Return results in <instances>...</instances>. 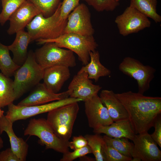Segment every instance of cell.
Listing matches in <instances>:
<instances>
[{"instance_id": "cell-32", "label": "cell", "mask_w": 161, "mask_h": 161, "mask_svg": "<svg viewBox=\"0 0 161 161\" xmlns=\"http://www.w3.org/2000/svg\"><path fill=\"white\" fill-rule=\"evenodd\" d=\"M80 0H62L60 7L59 21L61 24L66 25L69 14L79 3Z\"/></svg>"}, {"instance_id": "cell-3", "label": "cell", "mask_w": 161, "mask_h": 161, "mask_svg": "<svg viewBox=\"0 0 161 161\" xmlns=\"http://www.w3.org/2000/svg\"><path fill=\"white\" fill-rule=\"evenodd\" d=\"M44 69L38 63L34 52L30 51L24 64L14 74L13 86L16 100L43 79Z\"/></svg>"}, {"instance_id": "cell-4", "label": "cell", "mask_w": 161, "mask_h": 161, "mask_svg": "<svg viewBox=\"0 0 161 161\" xmlns=\"http://www.w3.org/2000/svg\"><path fill=\"white\" fill-rule=\"evenodd\" d=\"M61 3L51 16L46 17L39 14L27 26V32L31 41L40 39H54L63 34L65 25L59 21Z\"/></svg>"}, {"instance_id": "cell-27", "label": "cell", "mask_w": 161, "mask_h": 161, "mask_svg": "<svg viewBox=\"0 0 161 161\" xmlns=\"http://www.w3.org/2000/svg\"><path fill=\"white\" fill-rule=\"evenodd\" d=\"M86 139L88 145L90 148L92 153L94 155L96 161H103L102 147L104 142L103 137L100 134H87L84 136Z\"/></svg>"}, {"instance_id": "cell-10", "label": "cell", "mask_w": 161, "mask_h": 161, "mask_svg": "<svg viewBox=\"0 0 161 161\" xmlns=\"http://www.w3.org/2000/svg\"><path fill=\"white\" fill-rule=\"evenodd\" d=\"M114 22L119 33L123 36L138 32L151 25L148 17L130 5L117 16Z\"/></svg>"}, {"instance_id": "cell-29", "label": "cell", "mask_w": 161, "mask_h": 161, "mask_svg": "<svg viewBox=\"0 0 161 161\" xmlns=\"http://www.w3.org/2000/svg\"><path fill=\"white\" fill-rule=\"evenodd\" d=\"M33 4L45 17L51 16L55 11L61 0H27Z\"/></svg>"}, {"instance_id": "cell-31", "label": "cell", "mask_w": 161, "mask_h": 161, "mask_svg": "<svg viewBox=\"0 0 161 161\" xmlns=\"http://www.w3.org/2000/svg\"><path fill=\"white\" fill-rule=\"evenodd\" d=\"M102 150L104 161H131L132 158L122 154L107 144L105 141L103 145Z\"/></svg>"}, {"instance_id": "cell-38", "label": "cell", "mask_w": 161, "mask_h": 161, "mask_svg": "<svg viewBox=\"0 0 161 161\" xmlns=\"http://www.w3.org/2000/svg\"><path fill=\"white\" fill-rule=\"evenodd\" d=\"M3 141L1 138L0 137V150L3 147Z\"/></svg>"}, {"instance_id": "cell-19", "label": "cell", "mask_w": 161, "mask_h": 161, "mask_svg": "<svg viewBox=\"0 0 161 161\" xmlns=\"http://www.w3.org/2000/svg\"><path fill=\"white\" fill-rule=\"evenodd\" d=\"M99 97L113 122L129 119L126 108L112 90H103Z\"/></svg>"}, {"instance_id": "cell-20", "label": "cell", "mask_w": 161, "mask_h": 161, "mask_svg": "<svg viewBox=\"0 0 161 161\" xmlns=\"http://www.w3.org/2000/svg\"><path fill=\"white\" fill-rule=\"evenodd\" d=\"M95 134H104L113 138L125 137L132 141L135 134L129 119L114 122L110 125L101 126L93 129Z\"/></svg>"}, {"instance_id": "cell-13", "label": "cell", "mask_w": 161, "mask_h": 161, "mask_svg": "<svg viewBox=\"0 0 161 161\" xmlns=\"http://www.w3.org/2000/svg\"><path fill=\"white\" fill-rule=\"evenodd\" d=\"M132 157H137L143 161H160L161 151L148 132L136 134Z\"/></svg>"}, {"instance_id": "cell-37", "label": "cell", "mask_w": 161, "mask_h": 161, "mask_svg": "<svg viewBox=\"0 0 161 161\" xmlns=\"http://www.w3.org/2000/svg\"><path fill=\"white\" fill-rule=\"evenodd\" d=\"M133 158H132L131 161H141V159L137 157H133Z\"/></svg>"}, {"instance_id": "cell-36", "label": "cell", "mask_w": 161, "mask_h": 161, "mask_svg": "<svg viewBox=\"0 0 161 161\" xmlns=\"http://www.w3.org/2000/svg\"><path fill=\"white\" fill-rule=\"evenodd\" d=\"M0 161H20L11 148H8L0 153Z\"/></svg>"}, {"instance_id": "cell-33", "label": "cell", "mask_w": 161, "mask_h": 161, "mask_svg": "<svg viewBox=\"0 0 161 161\" xmlns=\"http://www.w3.org/2000/svg\"><path fill=\"white\" fill-rule=\"evenodd\" d=\"M92 153L91 150L88 145L81 148L74 150L73 152L69 151L63 154L61 161H72L75 159L80 158L87 154Z\"/></svg>"}, {"instance_id": "cell-16", "label": "cell", "mask_w": 161, "mask_h": 161, "mask_svg": "<svg viewBox=\"0 0 161 161\" xmlns=\"http://www.w3.org/2000/svg\"><path fill=\"white\" fill-rule=\"evenodd\" d=\"M69 97L68 90L60 93H54L49 90L43 83H39L30 94L17 105L22 106L37 105Z\"/></svg>"}, {"instance_id": "cell-39", "label": "cell", "mask_w": 161, "mask_h": 161, "mask_svg": "<svg viewBox=\"0 0 161 161\" xmlns=\"http://www.w3.org/2000/svg\"><path fill=\"white\" fill-rule=\"evenodd\" d=\"M1 107L0 106V117H2L4 115V111L2 110L1 109Z\"/></svg>"}, {"instance_id": "cell-11", "label": "cell", "mask_w": 161, "mask_h": 161, "mask_svg": "<svg viewBox=\"0 0 161 161\" xmlns=\"http://www.w3.org/2000/svg\"><path fill=\"white\" fill-rule=\"evenodd\" d=\"M94 32L88 8L83 3L79 4L69 14L63 34L74 33L89 36L93 35Z\"/></svg>"}, {"instance_id": "cell-21", "label": "cell", "mask_w": 161, "mask_h": 161, "mask_svg": "<svg viewBox=\"0 0 161 161\" xmlns=\"http://www.w3.org/2000/svg\"><path fill=\"white\" fill-rule=\"evenodd\" d=\"M16 34L14 41L8 47L13 54V61L21 66L26 59L28 46L32 41L29 34L24 29L18 32Z\"/></svg>"}, {"instance_id": "cell-2", "label": "cell", "mask_w": 161, "mask_h": 161, "mask_svg": "<svg viewBox=\"0 0 161 161\" xmlns=\"http://www.w3.org/2000/svg\"><path fill=\"white\" fill-rule=\"evenodd\" d=\"M39 44L53 42L59 47L65 48L76 53L83 65L90 60V53L96 50L98 44L93 35L84 36L74 33H64L54 39L36 40Z\"/></svg>"}, {"instance_id": "cell-1", "label": "cell", "mask_w": 161, "mask_h": 161, "mask_svg": "<svg viewBox=\"0 0 161 161\" xmlns=\"http://www.w3.org/2000/svg\"><path fill=\"white\" fill-rule=\"evenodd\" d=\"M116 95L123 104L136 134L148 132L161 114V97L128 91Z\"/></svg>"}, {"instance_id": "cell-6", "label": "cell", "mask_w": 161, "mask_h": 161, "mask_svg": "<svg viewBox=\"0 0 161 161\" xmlns=\"http://www.w3.org/2000/svg\"><path fill=\"white\" fill-rule=\"evenodd\" d=\"M25 135L37 137L46 149H51L64 154L69 151V141L59 137L44 118L31 119L24 131Z\"/></svg>"}, {"instance_id": "cell-22", "label": "cell", "mask_w": 161, "mask_h": 161, "mask_svg": "<svg viewBox=\"0 0 161 161\" xmlns=\"http://www.w3.org/2000/svg\"><path fill=\"white\" fill-rule=\"evenodd\" d=\"M89 56L90 62L83 66L80 71L87 73L89 78L93 79L95 82L98 81L100 77L110 75L111 71L101 63L98 51L91 52Z\"/></svg>"}, {"instance_id": "cell-23", "label": "cell", "mask_w": 161, "mask_h": 161, "mask_svg": "<svg viewBox=\"0 0 161 161\" xmlns=\"http://www.w3.org/2000/svg\"><path fill=\"white\" fill-rule=\"evenodd\" d=\"M157 0H130V5L156 23L161 21V16L157 12Z\"/></svg>"}, {"instance_id": "cell-8", "label": "cell", "mask_w": 161, "mask_h": 161, "mask_svg": "<svg viewBox=\"0 0 161 161\" xmlns=\"http://www.w3.org/2000/svg\"><path fill=\"white\" fill-rule=\"evenodd\" d=\"M118 69L123 74L137 81L138 92L143 94L149 89L156 71L153 67L144 65L138 60L130 57L123 59Z\"/></svg>"}, {"instance_id": "cell-14", "label": "cell", "mask_w": 161, "mask_h": 161, "mask_svg": "<svg viewBox=\"0 0 161 161\" xmlns=\"http://www.w3.org/2000/svg\"><path fill=\"white\" fill-rule=\"evenodd\" d=\"M102 87L93 84L88 74L79 71L73 77L68 87L69 97L79 98L85 101L97 94Z\"/></svg>"}, {"instance_id": "cell-18", "label": "cell", "mask_w": 161, "mask_h": 161, "mask_svg": "<svg viewBox=\"0 0 161 161\" xmlns=\"http://www.w3.org/2000/svg\"><path fill=\"white\" fill-rule=\"evenodd\" d=\"M13 123L5 115L0 117V134L5 132L10 140L11 148L20 161L26 160L29 146L22 138L18 137L15 133L13 128Z\"/></svg>"}, {"instance_id": "cell-28", "label": "cell", "mask_w": 161, "mask_h": 161, "mask_svg": "<svg viewBox=\"0 0 161 161\" xmlns=\"http://www.w3.org/2000/svg\"><path fill=\"white\" fill-rule=\"evenodd\" d=\"M26 0H1L2 9L0 13V24L4 25L11 16Z\"/></svg>"}, {"instance_id": "cell-30", "label": "cell", "mask_w": 161, "mask_h": 161, "mask_svg": "<svg viewBox=\"0 0 161 161\" xmlns=\"http://www.w3.org/2000/svg\"><path fill=\"white\" fill-rule=\"evenodd\" d=\"M98 12L112 11L119 5L115 0H83Z\"/></svg>"}, {"instance_id": "cell-24", "label": "cell", "mask_w": 161, "mask_h": 161, "mask_svg": "<svg viewBox=\"0 0 161 161\" xmlns=\"http://www.w3.org/2000/svg\"><path fill=\"white\" fill-rule=\"evenodd\" d=\"M15 100L13 81L0 73V106H8Z\"/></svg>"}, {"instance_id": "cell-17", "label": "cell", "mask_w": 161, "mask_h": 161, "mask_svg": "<svg viewBox=\"0 0 161 161\" xmlns=\"http://www.w3.org/2000/svg\"><path fill=\"white\" fill-rule=\"evenodd\" d=\"M70 75L69 67L56 66L48 67L44 69L43 83L51 92L58 93Z\"/></svg>"}, {"instance_id": "cell-9", "label": "cell", "mask_w": 161, "mask_h": 161, "mask_svg": "<svg viewBox=\"0 0 161 161\" xmlns=\"http://www.w3.org/2000/svg\"><path fill=\"white\" fill-rule=\"evenodd\" d=\"M82 100L71 97L48 103L29 106H22L12 103L8 106V110L5 116L13 123L24 120L32 116L49 112L61 106Z\"/></svg>"}, {"instance_id": "cell-5", "label": "cell", "mask_w": 161, "mask_h": 161, "mask_svg": "<svg viewBox=\"0 0 161 161\" xmlns=\"http://www.w3.org/2000/svg\"><path fill=\"white\" fill-rule=\"evenodd\" d=\"M78 102L66 105L48 112L46 120L56 135L69 141L79 109Z\"/></svg>"}, {"instance_id": "cell-34", "label": "cell", "mask_w": 161, "mask_h": 161, "mask_svg": "<svg viewBox=\"0 0 161 161\" xmlns=\"http://www.w3.org/2000/svg\"><path fill=\"white\" fill-rule=\"evenodd\" d=\"M153 127L154 131L150 134L152 138L157 145L161 148V117L159 116L155 121Z\"/></svg>"}, {"instance_id": "cell-7", "label": "cell", "mask_w": 161, "mask_h": 161, "mask_svg": "<svg viewBox=\"0 0 161 161\" xmlns=\"http://www.w3.org/2000/svg\"><path fill=\"white\" fill-rule=\"evenodd\" d=\"M37 49L34 54L36 61L44 69L56 66L73 67L76 65L74 52L58 47L53 42H47Z\"/></svg>"}, {"instance_id": "cell-25", "label": "cell", "mask_w": 161, "mask_h": 161, "mask_svg": "<svg viewBox=\"0 0 161 161\" xmlns=\"http://www.w3.org/2000/svg\"><path fill=\"white\" fill-rule=\"evenodd\" d=\"M20 66L11 58L8 46L0 42V70L1 73L9 77L14 75Z\"/></svg>"}, {"instance_id": "cell-12", "label": "cell", "mask_w": 161, "mask_h": 161, "mask_svg": "<svg viewBox=\"0 0 161 161\" xmlns=\"http://www.w3.org/2000/svg\"><path fill=\"white\" fill-rule=\"evenodd\" d=\"M84 102L85 113L90 127L94 129L109 125L114 122L98 94Z\"/></svg>"}, {"instance_id": "cell-26", "label": "cell", "mask_w": 161, "mask_h": 161, "mask_svg": "<svg viewBox=\"0 0 161 161\" xmlns=\"http://www.w3.org/2000/svg\"><path fill=\"white\" fill-rule=\"evenodd\" d=\"M106 143L122 154L132 158L134 143L125 137L113 138L106 135L103 137Z\"/></svg>"}, {"instance_id": "cell-15", "label": "cell", "mask_w": 161, "mask_h": 161, "mask_svg": "<svg viewBox=\"0 0 161 161\" xmlns=\"http://www.w3.org/2000/svg\"><path fill=\"white\" fill-rule=\"evenodd\" d=\"M40 13V11L33 4L26 0L10 18L7 33L12 35L24 29L32 20Z\"/></svg>"}, {"instance_id": "cell-35", "label": "cell", "mask_w": 161, "mask_h": 161, "mask_svg": "<svg viewBox=\"0 0 161 161\" xmlns=\"http://www.w3.org/2000/svg\"><path fill=\"white\" fill-rule=\"evenodd\" d=\"M87 145V140L84 136L80 135L73 137L72 141H69V147L74 150L81 148Z\"/></svg>"}, {"instance_id": "cell-40", "label": "cell", "mask_w": 161, "mask_h": 161, "mask_svg": "<svg viewBox=\"0 0 161 161\" xmlns=\"http://www.w3.org/2000/svg\"><path fill=\"white\" fill-rule=\"evenodd\" d=\"M119 2L120 0H115Z\"/></svg>"}]
</instances>
